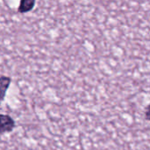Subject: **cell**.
I'll use <instances>...</instances> for the list:
<instances>
[{
  "mask_svg": "<svg viewBox=\"0 0 150 150\" xmlns=\"http://www.w3.org/2000/svg\"><path fill=\"white\" fill-rule=\"evenodd\" d=\"M15 127L14 120L7 114H0V134L11 133Z\"/></svg>",
  "mask_w": 150,
  "mask_h": 150,
  "instance_id": "cell-1",
  "label": "cell"
},
{
  "mask_svg": "<svg viewBox=\"0 0 150 150\" xmlns=\"http://www.w3.org/2000/svg\"><path fill=\"white\" fill-rule=\"evenodd\" d=\"M11 83V77L6 76H0V105L4 100L6 92L10 87Z\"/></svg>",
  "mask_w": 150,
  "mask_h": 150,
  "instance_id": "cell-2",
  "label": "cell"
},
{
  "mask_svg": "<svg viewBox=\"0 0 150 150\" xmlns=\"http://www.w3.org/2000/svg\"><path fill=\"white\" fill-rule=\"evenodd\" d=\"M149 105H148L146 107V110H145V118H146V120L147 121H149Z\"/></svg>",
  "mask_w": 150,
  "mask_h": 150,
  "instance_id": "cell-4",
  "label": "cell"
},
{
  "mask_svg": "<svg viewBox=\"0 0 150 150\" xmlns=\"http://www.w3.org/2000/svg\"><path fill=\"white\" fill-rule=\"evenodd\" d=\"M36 0H20L19 6H18V12L19 13H27L31 11L35 6Z\"/></svg>",
  "mask_w": 150,
  "mask_h": 150,
  "instance_id": "cell-3",
  "label": "cell"
}]
</instances>
